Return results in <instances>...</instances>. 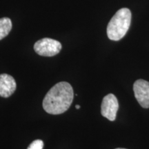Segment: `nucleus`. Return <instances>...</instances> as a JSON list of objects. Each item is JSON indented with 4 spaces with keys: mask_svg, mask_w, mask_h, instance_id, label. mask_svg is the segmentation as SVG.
<instances>
[{
    "mask_svg": "<svg viewBox=\"0 0 149 149\" xmlns=\"http://www.w3.org/2000/svg\"><path fill=\"white\" fill-rule=\"evenodd\" d=\"M131 12L128 8L119 10L107 26V35L111 40L119 41L125 36L130 26Z\"/></svg>",
    "mask_w": 149,
    "mask_h": 149,
    "instance_id": "f03ea898",
    "label": "nucleus"
},
{
    "mask_svg": "<svg viewBox=\"0 0 149 149\" xmlns=\"http://www.w3.org/2000/svg\"><path fill=\"white\" fill-rule=\"evenodd\" d=\"M16 81L13 77L8 74H0V97H8L16 90Z\"/></svg>",
    "mask_w": 149,
    "mask_h": 149,
    "instance_id": "423d86ee",
    "label": "nucleus"
},
{
    "mask_svg": "<svg viewBox=\"0 0 149 149\" xmlns=\"http://www.w3.org/2000/svg\"><path fill=\"white\" fill-rule=\"evenodd\" d=\"M44 148V142L41 139H36L33 141L27 149H43Z\"/></svg>",
    "mask_w": 149,
    "mask_h": 149,
    "instance_id": "6e6552de",
    "label": "nucleus"
},
{
    "mask_svg": "<svg viewBox=\"0 0 149 149\" xmlns=\"http://www.w3.org/2000/svg\"><path fill=\"white\" fill-rule=\"evenodd\" d=\"M12 29V22L10 19L3 17L0 19V40L9 34Z\"/></svg>",
    "mask_w": 149,
    "mask_h": 149,
    "instance_id": "0eeeda50",
    "label": "nucleus"
},
{
    "mask_svg": "<svg viewBox=\"0 0 149 149\" xmlns=\"http://www.w3.org/2000/svg\"><path fill=\"white\" fill-rule=\"evenodd\" d=\"M61 49V44L58 41L51 38H43L35 43L34 50L41 56L53 57L58 54Z\"/></svg>",
    "mask_w": 149,
    "mask_h": 149,
    "instance_id": "7ed1b4c3",
    "label": "nucleus"
},
{
    "mask_svg": "<svg viewBox=\"0 0 149 149\" xmlns=\"http://www.w3.org/2000/svg\"><path fill=\"white\" fill-rule=\"evenodd\" d=\"M119 109L117 99L113 94H109L104 97L101 106L102 116L110 121H114L116 119L117 112Z\"/></svg>",
    "mask_w": 149,
    "mask_h": 149,
    "instance_id": "20e7f679",
    "label": "nucleus"
},
{
    "mask_svg": "<svg viewBox=\"0 0 149 149\" xmlns=\"http://www.w3.org/2000/svg\"><path fill=\"white\" fill-rule=\"evenodd\" d=\"M115 149H126V148H115Z\"/></svg>",
    "mask_w": 149,
    "mask_h": 149,
    "instance_id": "9d476101",
    "label": "nucleus"
},
{
    "mask_svg": "<svg viewBox=\"0 0 149 149\" xmlns=\"http://www.w3.org/2000/svg\"><path fill=\"white\" fill-rule=\"evenodd\" d=\"M133 91L135 97L141 107L149 108V82L144 79H138L134 83Z\"/></svg>",
    "mask_w": 149,
    "mask_h": 149,
    "instance_id": "39448f33",
    "label": "nucleus"
},
{
    "mask_svg": "<svg viewBox=\"0 0 149 149\" xmlns=\"http://www.w3.org/2000/svg\"><path fill=\"white\" fill-rule=\"evenodd\" d=\"M75 109H80V106L79 105H76L75 106Z\"/></svg>",
    "mask_w": 149,
    "mask_h": 149,
    "instance_id": "1a4fd4ad",
    "label": "nucleus"
},
{
    "mask_svg": "<svg viewBox=\"0 0 149 149\" xmlns=\"http://www.w3.org/2000/svg\"><path fill=\"white\" fill-rule=\"evenodd\" d=\"M73 97V89L69 83L59 82L52 87L46 95L43 100V108L49 114H61L69 109Z\"/></svg>",
    "mask_w": 149,
    "mask_h": 149,
    "instance_id": "f257e3e1",
    "label": "nucleus"
}]
</instances>
